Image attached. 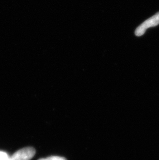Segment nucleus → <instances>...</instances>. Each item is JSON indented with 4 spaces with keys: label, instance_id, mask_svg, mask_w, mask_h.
I'll list each match as a JSON object with an SVG mask.
<instances>
[{
    "label": "nucleus",
    "instance_id": "2",
    "mask_svg": "<svg viewBox=\"0 0 159 160\" xmlns=\"http://www.w3.org/2000/svg\"><path fill=\"white\" fill-rule=\"evenodd\" d=\"M35 152V150L33 147H26L14 153L9 157V160H30Z\"/></svg>",
    "mask_w": 159,
    "mask_h": 160
},
{
    "label": "nucleus",
    "instance_id": "4",
    "mask_svg": "<svg viewBox=\"0 0 159 160\" xmlns=\"http://www.w3.org/2000/svg\"><path fill=\"white\" fill-rule=\"evenodd\" d=\"M0 160H9V157L6 153L0 151Z\"/></svg>",
    "mask_w": 159,
    "mask_h": 160
},
{
    "label": "nucleus",
    "instance_id": "1",
    "mask_svg": "<svg viewBox=\"0 0 159 160\" xmlns=\"http://www.w3.org/2000/svg\"><path fill=\"white\" fill-rule=\"evenodd\" d=\"M159 24V12L155 15L144 21L135 31V34L137 36L143 35L148 28L158 26Z\"/></svg>",
    "mask_w": 159,
    "mask_h": 160
},
{
    "label": "nucleus",
    "instance_id": "3",
    "mask_svg": "<svg viewBox=\"0 0 159 160\" xmlns=\"http://www.w3.org/2000/svg\"><path fill=\"white\" fill-rule=\"evenodd\" d=\"M38 160H66L64 158L58 156H51L47 158H43V159H39Z\"/></svg>",
    "mask_w": 159,
    "mask_h": 160
}]
</instances>
